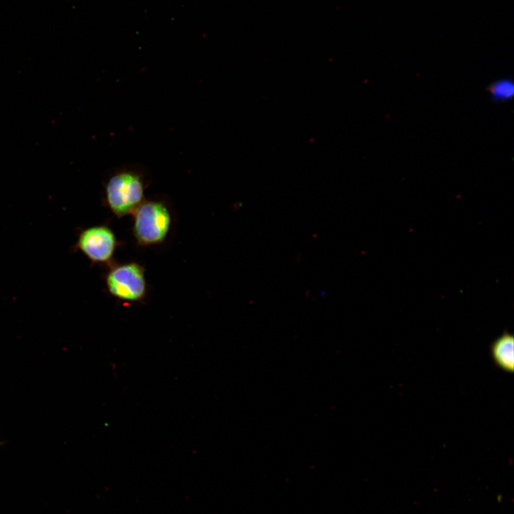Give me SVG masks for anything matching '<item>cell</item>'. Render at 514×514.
Segmentation results:
<instances>
[{"label":"cell","mask_w":514,"mask_h":514,"mask_svg":"<svg viewBox=\"0 0 514 514\" xmlns=\"http://www.w3.org/2000/svg\"><path fill=\"white\" fill-rule=\"evenodd\" d=\"M119 245L114 231L104 225L89 227L79 234L77 247L93 263L111 262Z\"/></svg>","instance_id":"cell-4"},{"label":"cell","mask_w":514,"mask_h":514,"mask_svg":"<svg viewBox=\"0 0 514 514\" xmlns=\"http://www.w3.org/2000/svg\"><path fill=\"white\" fill-rule=\"evenodd\" d=\"M133 233L139 246L162 243L171 228V216L164 202L145 200L133 212Z\"/></svg>","instance_id":"cell-2"},{"label":"cell","mask_w":514,"mask_h":514,"mask_svg":"<svg viewBox=\"0 0 514 514\" xmlns=\"http://www.w3.org/2000/svg\"><path fill=\"white\" fill-rule=\"evenodd\" d=\"M145 175L135 166L116 169L105 183V202L118 218L133 214L146 200Z\"/></svg>","instance_id":"cell-1"},{"label":"cell","mask_w":514,"mask_h":514,"mask_svg":"<svg viewBox=\"0 0 514 514\" xmlns=\"http://www.w3.org/2000/svg\"><path fill=\"white\" fill-rule=\"evenodd\" d=\"M109 293L127 302H140L146 296L145 269L136 262L111 264L105 278Z\"/></svg>","instance_id":"cell-3"},{"label":"cell","mask_w":514,"mask_h":514,"mask_svg":"<svg viewBox=\"0 0 514 514\" xmlns=\"http://www.w3.org/2000/svg\"><path fill=\"white\" fill-rule=\"evenodd\" d=\"M490 91L495 99L505 100L513 95L514 86L508 80H500L492 85Z\"/></svg>","instance_id":"cell-6"},{"label":"cell","mask_w":514,"mask_h":514,"mask_svg":"<svg viewBox=\"0 0 514 514\" xmlns=\"http://www.w3.org/2000/svg\"><path fill=\"white\" fill-rule=\"evenodd\" d=\"M492 359L502 370L513 372L514 370V338L505 331L492 342L490 346Z\"/></svg>","instance_id":"cell-5"}]
</instances>
